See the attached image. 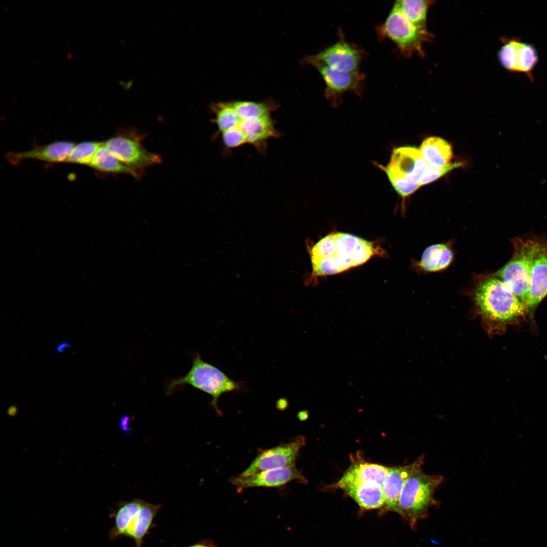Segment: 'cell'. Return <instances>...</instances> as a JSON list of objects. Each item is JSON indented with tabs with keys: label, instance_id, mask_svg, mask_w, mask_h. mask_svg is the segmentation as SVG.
<instances>
[{
	"label": "cell",
	"instance_id": "cell-1",
	"mask_svg": "<svg viewBox=\"0 0 547 547\" xmlns=\"http://www.w3.org/2000/svg\"><path fill=\"white\" fill-rule=\"evenodd\" d=\"M312 277L341 273L371 258L384 255L376 243L349 233L331 232L319 240L309 251Z\"/></svg>",
	"mask_w": 547,
	"mask_h": 547
},
{
	"label": "cell",
	"instance_id": "cell-2",
	"mask_svg": "<svg viewBox=\"0 0 547 547\" xmlns=\"http://www.w3.org/2000/svg\"><path fill=\"white\" fill-rule=\"evenodd\" d=\"M186 385H190L210 395L212 406L216 412L221 413L218 400L223 394L244 389L243 381L232 380L212 364L206 362L199 354L192 356V363L188 372L181 377L169 379L165 385L166 394L171 395Z\"/></svg>",
	"mask_w": 547,
	"mask_h": 547
},
{
	"label": "cell",
	"instance_id": "cell-3",
	"mask_svg": "<svg viewBox=\"0 0 547 547\" xmlns=\"http://www.w3.org/2000/svg\"><path fill=\"white\" fill-rule=\"evenodd\" d=\"M475 298L482 315L499 324H506L519 319L527 309L505 283L494 276L478 284Z\"/></svg>",
	"mask_w": 547,
	"mask_h": 547
},
{
	"label": "cell",
	"instance_id": "cell-4",
	"mask_svg": "<svg viewBox=\"0 0 547 547\" xmlns=\"http://www.w3.org/2000/svg\"><path fill=\"white\" fill-rule=\"evenodd\" d=\"M440 475H427L422 468L415 471L406 480L399 500V513L414 529L417 522L428 516V511L438 503L434 492L442 483Z\"/></svg>",
	"mask_w": 547,
	"mask_h": 547
},
{
	"label": "cell",
	"instance_id": "cell-5",
	"mask_svg": "<svg viewBox=\"0 0 547 547\" xmlns=\"http://www.w3.org/2000/svg\"><path fill=\"white\" fill-rule=\"evenodd\" d=\"M161 507L139 498L120 502L110 515L114 525L109 530V539L126 536L134 541L136 547H142L144 538L153 526L154 519Z\"/></svg>",
	"mask_w": 547,
	"mask_h": 547
},
{
	"label": "cell",
	"instance_id": "cell-6",
	"mask_svg": "<svg viewBox=\"0 0 547 547\" xmlns=\"http://www.w3.org/2000/svg\"><path fill=\"white\" fill-rule=\"evenodd\" d=\"M376 165L386 174L396 192L405 199L420 187L418 181L427 165L419 149L403 146L393 150L386 165Z\"/></svg>",
	"mask_w": 547,
	"mask_h": 547
},
{
	"label": "cell",
	"instance_id": "cell-7",
	"mask_svg": "<svg viewBox=\"0 0 547 547\" xmlns=\"http://www.w3.org/2000/svg\"><path fill=\"white\" fill-rule=\"evenodd\" d=\"M513 244L512 257L495 274V277L503 282L525 305L534 259L543 244L534 239L520 238L513 240Z\"/></svg>",
	"mask_w": 547,
	"mask_h": 547
},
{
	"label": "cell",
	"instance_id": "cell-8",
	"mask_svg": "<svg viewBox=\"0 0 547 547\" xmlns=\"http://www.w3.org/2000/svg\"><path fill=\"white\" fill-rule=\"evenodd\" d=\"M377 29L381 37L393 41L401 53L408 57L414 54L424 56L423 45L433 36L428 31L421 30L412 24L396 3L385 21Z\"/></svg>",
	"mask_w": 547,
	"mask_h": 547
},
{
	"label": "cell",
	"instance_id": "cell-9",
	"mask_svg": "<svg viewBox=\"0 0 547 547\" xmlns=\"http://www.w3.org/2000/svg\"><path fill=\"white\" fill-rule=\"evenodd\" d=\"M339 40L318 53L304 57L303 63L317 62L342 71L350 72L359 70L364 51L356 45L348 43L342 32Z\"/></svg>",
	"mask_w": 547,
	"mask_h": 547
},
{
	"label": "cell",
	"instance_id": "cell-10",
	"mask_svg": "<svg viewBox=\"0 0 547 547\" xmlns=\"http://www.w3.org/2000/svg\"><path fill=\"white\" fill-rule=\"evenodd\" d=\"M308 64L314 66L321 74L326 85L325 97L333 106L339 105L342 94L346 92L361 96L364 73L359 70L344 72L317 62H310Z\"/></svg>",
	"mask_w": 547,
	"mask_h": 547
},
{
	"label": "cell",
	"instance_id": "cell-11",
	"mask_svg": "<svg viewBox=\"0 0 547 547\" xmlns=\"http://www.w3.org/2000/svg\"><path fill=\"white\" fill-rule=\"evenodd\" d=\"M305 443L303 436L276 447L260 450L249 466L241 475H248L263 471L295 465L300 448Z\"/></svg>",
	"mask_w": 547,
	"mask_h": 547
},
{
	"label": "cell",
	"instance_id": "cell-12",
	"mask_svg": "<svg viewBox=\"0 0 547 547\" xmlns=\"http://www.w3.org/2000/svg\"><path fill=\"white\" fill-rule=\"evenodd\" d=\"M104 144L115 157L137 171L161 162L158 154L149 152L132 138L116 136Z\"/></svg>",
	"mask_w": 547,
	"mask_h": 547
},
{
	"label": "cell",
	"instance_id": "cell-13",
	"mask_svg": "<svg viewBox=\"0 0 547 547\" xmlns=\"http://www.w3.org/2000/svg\"><path fill=\"white\" fill-rule=\"evenodd\" d=\"M294 480L307 482L301 471L295 465L263 471L248 475L240 474L231 478V483L239 488L254 487H278Z\"/></svg>",
	"mask_w": 547,
	"mask_h": 547
},
{
	"label": "cell",
	"instance_id": "cell-14",
	"mask_svg": "<svg viewBox=\"0 0 547 547\" xmlns=\"http://www.w3.org/2000/svg\"><path fill=\"white\" fill-rule=\"evenodd\" d=\"M424 459L422 455L410 464L389 467L382 485L384 505L388 511L399 513V500L404 485L413 472L422 467Z\"/></svg>",
	"mask_w": 547,
	"mask_h": 547
},
{
	"label": "cell",
	"instance_id": "cell-15",
	"mask_svg": "<svg viewBox=\"0 0 547 547\" xmlns=\"http://www.w3.org/2000/svg\"><path fill=\"white\" fill-rule=\"evenodd\" d=\"M74 143L59 141L44 145L35 146L33 148L24 151L9 152L6 155L8 162L17 165L25 160H37L49 163L66 162Z\"/></svg>",
	"mask_w": 547,
	"mask_h": 547
},
{
	"label": "cell",
	"instance_id": "cell-16",
	"mask_svg": "<svg viewBox=\"0 0 547 547\" xmlns=\"http://www.w3.org/2000/svg\"><path fill=\"white\" fill-rule=\"evenodd\" d=\"M547 295V245L543 244L536 253L530 274L527 308L536 306Z\"/></svg>",
	"mask_w": 547,
	"mask_h": 547
},
{
	"label": "cell",
	"instance_id": "cell-17",
	"mask_svg": "<svg viewBox=\"0 0 547 547\" xmlns=\"http://www.w3.org/2000/svg\"><path fill=\"white\" fill-rule=\"evenodd\" d=\"M389 467L367 462H356L344 472L335 487L353 483H373L382 486Z\"/></svg>",
	"mask_w": 547,
	"mask_h": 547
},
{
	"label": "cell",
	"instance_id": "cell-18",
	"mask_svg": "<svg viewBox=\"0 0 547 547\" xmlns=\"http://www.w3.org/2000/svg\"><path fill=\"white\" fill-rule=\"evenodd\" d=\"M365 510L379 509L384 505L382 486L373 483H353L339 487Z\"/></svg>",
	"mask_w": 547,
	"mask_h": 547
},
{
	"label": "cell",
	"instance_id": "cell-19",
	"mask_svg": "<svg viewBox=\"0 0 547 547\" xmlns=\"http://www.w3.org/2000/svg\"><path fill=\"white\" fill-rule=\"evenodd\" d=\"M419 149L425 163L434 168H442L448 165L453 156L451 145L438 137L432 136L425 139Z\"/></svg>",
	"mask_w": 547,
	"mask_h": 547
},
{
	"label": "cell",
	"instance_id": "cell-20",
	"mask_svg": "<svg viewBox=\"0 0 547 547\" xmlns=\"http://www.w3.org/2000/svg\"><path fill=\"white\" fill-rule=\"evenodd\" d=\"M453 259V252L447 245L436 244L424 250L418 265L425 271H439L448 267Z\"/></svg>",
	"mask_w": 547,
	"mask_h": 547
},
{
	"label": "cell",
	"instance_id": "cell-21",
	"mask_svg": "<svg viewBox=\"0 0 547 547\" xmlns=\"http://www.w3.org/2000/svg\"><path fill=\"white\" fill-rule=\"evenodd\" d=\"M89 166L104 172L126 173L137 177L138 172L115 157L103 144L92 158Z\"/></svg>",
	"mask_w": 547,
	"mask_h": 547
},
{
	"label": "cell",
	"instance_id": "cell-22",
	"mask_svg": "<svg viewBox=\"0 0 547 547\" xmlns=\"http://www.w3.org/2000/svg\"><path fill=\"white\" fill-rule=\"evenodd\" d=\"M406 18L415 26L423 31H428L426 20L428 10L433 1L424 0H401L396 1Z\"/></svg>",
	"mask_w": 547,
	"mask_h": 547
},
{
	"label": "cell",
	"instance_id": "cell-23",
	"mask_svg": "<svg viewBox=\"0 0 547 547\" xmlns=\"http://www.w3.org/2000/svg\"><path fill=\"white\" fill-rule=\"evenodd\" d=\"M521 42L518 37L503 40V45L498 51L501 65L510 71L517 72L518 54Z\"/></svg>",
	"mask_w": 547,
	"mask_h": 547
},
{
	"label": "cell",
	"instance_id": "cell-24",
	"mask_svg": "<svg viewBox=\"0 0 547 547\" xmlns=\"http://www.w3.org/2000/svg\"><path fill=\"white\" fill-rule=\"evenodd\" d=\"M103 142L84 141L72 148L65 162L89 165L92 158Z\"/></svg>",
	"mask_w": 547,
	"mask_h": 547
},
{
	"label": "cell",
	"instance_id": "cell-25",
	"mask_svg": "<svg viewBox=\"0 0 547 547\" xmlns=\"http://www.w3.org/2000/svg\"><path fill=\"white\" fill-rule=\"evenodd\" d=\"M538 60L537 51L533 45L521 42L518 54L517 72L531 77V72Z\"/></svg>",
	"mask_w": 547,
	"mask_h": 547
},
{
	"label": "cell",
	"instance_id": "cell-26",
	"mask_svg": "<svg viewBox=\"0 0 547 547\" xmlns=\"http://www.w3.org/2000/svg\"><path fill=\"white\" fill-rule=\"evenodd\" d=\"M461 166L462 163L461 162L450 163L442 168H434L427 165L419 179V184L421 186L432 183Z\"/></svg>",
	"mask_w": 547,
	"mask_h": 547
},
{
	"label": "cell",
	"instance_id": "cell-27",
	"mask_svg": "<svg viewBox=\"0 0 547 547\" xmlns=\"http://www.w3.org/2000/svg\"><path fill=\"white\" fill-rule=\"evenodd\" d=\"M71 346V343L67 341H63L60 343L56 347V349L58 353H63L66 349Z\"/></svg>",
	"mask_w": 547,
	"mask_h": 547
},
{
	"label": "cell",
	"instance_id": "cell-28",
	"mask_svg": "<svg viewBox=\"0 0 547 547\" xmlns=\"http://www.w3.org/2000/svg\"><path fill=\"white\" fill-rule=\"evenodd\" d=\"M188 547H211V546H209V545L207 544L206 543L201 542V543H196L195 544L190 545V546H188Z\"/></svg>",
	"mask_w": 547,
	"mask_h": 547
}]
</instances>
